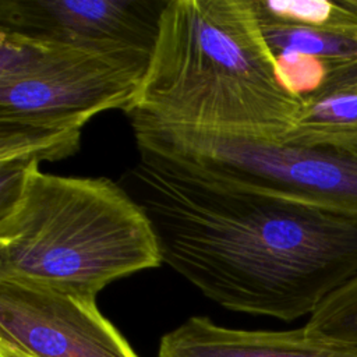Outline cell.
<instances>
[{
	"instance_id": "obj_1",
	"label": "cell",
	"mask_w": 357,
	"mask_h": 357,
	"mask_svg": "<svg viewBox=\"0 0 357 357\" xmlns=\"http://www.w3.org/2000/svg\"><path fill=\"white\" fill-rule=\"evenodd\" d=\"M124 181L153 226L162 261L223 308L289 322L357 278V213L144 155Z\"/></svg>"
},
{
	"instance_id": "obj_2",
	"label": "cell",
	"mask_w": 357,
	"mask_h": 357,
	"mask_svg": "<svg viewBox=\"0 0 357 357\" xmlns=\"http://www.w3.org/2000/svg\"><path fill=\"white\" fill-rule=\"evenodd\" d=\"M300 109L279 79L252 0H167L130 112L282 142Z\"/></svg>"
},
{
	"instance_id": "obj_3",
	"label": "cell",
	"mask_w": 357,
	"mask_h": 357,
	"mask_svg": "<svg viewBox=\"0 0 357 357\" xmlns=\"http://www.w3.org/2000/svg\"><path fill=\"white\" fill-rule=\"evenodd\" d=\"M162 262L148 215L106 177L50 174L31 163L0 201V280L96 298Z\"/></svg>"
},
{
	"instance_id": "obj_4",
	"label": "cell",
	"mask_w": 357,
	"mask_h": 357,
	"mask_svg": "<svg viewBox=\"0 0 357 357\" xmlns=\"http://www.w3.org/2000/svg\"><path fill=\"white\" fill-rule=\"evenodd\" d=\"M149 59L0 31V165L74 155L93 116L131 110Z\"/></svg>"
},
{
	"instance_id": "obj_5",
	"label": "cell",
	"mask_w": 357,
	"mask_h": 357,
	"mask_svg": "<svg viewBox=\"0 0 357 357\" xmlns=\"http://www.w3.org/2000/svg\"><path fill=\"white\" fill-rule=\"evenodd\" d=\"M139 155L197 174L357 213V149L301 146L128 114Z\"/></svg>"
},
{
	"instance_id": "obj_6",
	"label": "cell",
	"mask_w": 357,
	"mask_h": 357,
	"mask_svg": "<svg viewBox=\"0 0 357 357\" xmlns=\"http://www.w3.org/2000/svg\"><path fill=\"white\" fill-rule=\"evenodd\" d=\"M0 357H139L96 298L0 280Z\"/></svg>"
},
{
	"instance_id": "obj_7",
	"label": "cell",
	"mask_w": 357,
	"mask_h": 357,
	"mask_svg": "<svg viewBox=\"0 0 357 357\" xmlns=\"http://www.w3.org/2000/svg\"><path fill=\"white\" fill-rule=\"evenodd\" d=\"M167 0H0V31L103 54L151 57Z\"/></svg>"
},
{
	"instance_id": "obj_8",
	"label": "cell",
	"mask_w": 357,
	"mask_h": 357,
	"mask_svg": "<svg viewBox=\"0 0 357 357\" xmlns=\"http://www.w3.org/2000/svg\"><path fill=\"white\" fill-rule=\"evenodd\" d=\"M158 357H357V350L312 335L305 326L237 329L192 315L160 337Z\"/></svg>"
},
{
	"instance_id": "obj_9",
	"label": "cell",
	"mask_w": 357,
	"mask_h": 357,
	"mask_svg": "<svg viewBox=\"0 0 357 357\" xmlns=\"http://www.w3.org/2000/svg\"><path fill=\"white\" fill-rule=\"evenodd\" d=\"M282 142L357 149V77L328 86L304 100Z\"/></svg>"
},
{
	"instance_id": "obj_10",
	"label": "cell",
	"mask_w": 357,
	"mask_h": 357,
	"mask_svg": "<svg viewBox=\"0 0 357 357\" xmlns=\"http://www.w3.org/2000/svg\"><path fill=\"white\" fill-rule=\"evenodd\" d=\"M261 20L357 33V0H252Z\"/></svg>"
},
{
	"instance_id": "obj_11",
	"label": "cell",
	"mask_w": 357,
	"mask_h": 357,
	"mask_svg": "<svg viewBox=\"0 0 357 357\" xmlns=\"http://www.w3.org/2000/svg\"><path fill=\"white\" fill-rule=\"evenodd\" d=\"M304 326L312 335L357 350V278L331 294Z\"/></svg>"
}]
</instances>
